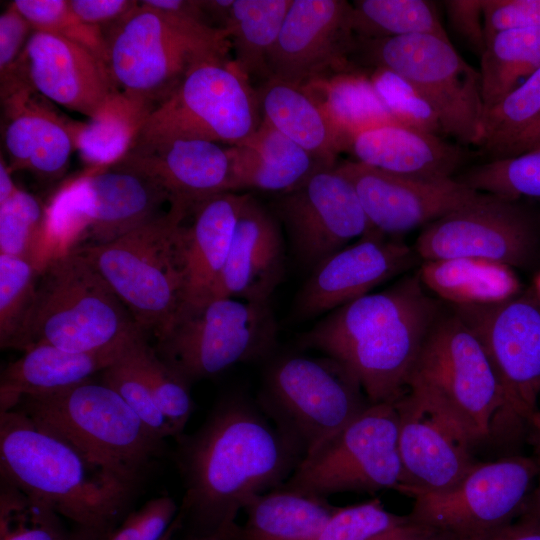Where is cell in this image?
Returning a JSON list of instances; mask_svg holds the SVG:
<instances>
[{
  "mask_svg": "<svg viewBox=\"0 0 540 540\" xmlns=\"http://www.w3.org/2000/svg\"><path fill=\"white\" fill-rule=\"evenodd\" d=\"M140 2L155 10L209 24L201 8L200 0H143Z\"/></svg>",
  "mask_w": 540,
  "mask_h": 540,
  "instance_id": "55",
  "label": "cell"
},
{
  "mask_svg": "<svg viewBox=\"0 0 540 540\" xmlns=\"http://www.w3.org/2000/svg\"><path fill=\"white\" fill-rule=\"evenodd\" d=\"M13 409L134 491L164 451V440L101 381L90 379L55 391L27 394Z\"/></svg>",
  "mask_w": 540,
  "mask_h": 540,
  "instance_id": "4",
  "label": "cell"
},
{
  "mask_svg": "<svg viewBox=\"0 0 540 540\" xmlns=\"http://www.w3.org/2000/svg\"><path fill=\"white\" fill-rule=\"evenodd\" d=\"M46 204L19 189L0 204V254L25 259L41 273L45 267Z\"/></svg>",
  "mask_w": 540,
  "mask_h": 540,
  "instance_id": "41",
  "label": "cell"
},
{
  "mask_svg": "<svg viewBox=\"0 0 540 540\" xmlns=\"http://www.w3.org/2000/svg\"><path fill=\"white\" fill-rule=\"evenodd\" d=\"M167 190L124 160L86 169L46 204L45 266L80 247L110 243L159 217Z\"/></svg>",
  "mask_w": 540,
  "mask_h": 540,
  "instance_id": "9",
  "label": "cell"
},
{
  "mask_svg": "<svg viewBox=\"0 0 540 540\" xmlns=\"http://www.w3.org/2000/svg\"><path fill=\"white\" fill-rule=\"evenodd\" d=\"M540 145V115L496 158L515 156L533 151Z\"/></svg>",
  "mask_w": 540,
  "mask_h": 540,
  "instance_id": "56",
  "label": "cell"
},
{
  "mask_svg": "<svg viewBox=\"0 0 540 540\" xmlns=\"http://www.w3.org/2000/svg\"><path fill=\"white\" fill-rule=\"evenodd\" d=\"M156 179L169 193L170 206L189 212L211 196L235 192L228 147L202 139L135 143L121 159Z\"/></svg>",
  "mask_w": 540,
  "mask_h": 540,
  "instance_id": "26",
  "label": "cell"
},
{
  "mask_svg": "<svg viewBox=\"0 0 540 540\" xmlns=\"http://www.w3.org/2000/svg\"><path fill=\"white\" fill-rule=\"evenodd\" d=\"M482 344L505 399V428L529 422L540 395V297L530 286L489 305H449Z\"/></svg>",
  "mask_w": 540,
  "mask_h": 540,
  "instance_id": "16",
  "label": "cell"
},
{
  "mask_svg": "<svg viewBox=\"0 0 540 540\" xmlns=\"http://www.w3.org/2000/svg\"><path fill=\"white\" fill-rule=\"evenodd\" d=\"M452 29L479 56L486 47L482 0L444 1Z\"/></svg>",
  "mask_w": 540,
  "mask_h": 540,
  "instance_id": "50",
  "label": "cell"
},
{
  "mask_svg": "<svg viewBox=\"0 0 540 540\" xmlns=\"http://www.w3.org/2000/svg\"><path fill=\"white\" fill-rule=\"evenodd\" d=\"M141 331L103 277L71 251L50 260L40 273L15 349L47 344L93 352L123 344Z\"/></svg>",
  "mask_w": 540,
  "mask_h": 540,
  "instance_id": "8",
  "label": "cell"
},
{
  "mask_svg": "<svg viewBox=\"0 0 540 540\" xmlns=\"http://www.w3.org/2000/svg\"><path fill=\"white\" fill-rule=\"evenodd\" d=\"M127 348L128 346L112 365L100 373L101 382L117 392L156 437L162 440L169 436L174 437L171 425L159 409L144 378L129 358Z\"/></svg>",
  "mask_w": 540,
  "mask_h": 540,
  "instance_id": "48",
  "label": "cell"
},
{
  "mask_svg": "<svg viewBox=\"0 0 540 540\" xmlns=\"http://www.w3.org/2000/svg\"><path fill=\"white\" fill-rule=\"evenodd\" d=\"M170 206L154 220L103 245L80 247L145 333L161 336L186 306L184 220Z\"/></svg>",
  "mask_w": 540,
  "mask_h": 540,
  "instance_id": "7",
  "label": "cell"
},
{
  "mask_svg": "<svg viewBox=\"0 0 540 540\" xmlns=\"http://www.w3.org/2000/svg\"><path fill=\"white\" fill-rule=\"evenodd\" d=\"M0 474L73 522L87 540H104L135 492L17 409L0 413Z\"/></svg>",
  "mask_w": 540,
  "mask_h": 540,
  "instance_id": "3",
  "label": "cell"
},
{
  "mask_svg": "<svg viewBox=\"0 0 540 540\" xmlns=\"http://www.w3.org/2000/svg\"><path fill=\"white\" fill-rule=\"evenodd\" d=\"M149 113L146 106L118 91L89 121H73L75 150L86 169H101L120 161L132 147Z\"/></svg>",
  "mask_w": 540,
  "mask_h": 540,
  "instance_id": "34",
  "label": "cell"
},
{
  "mask_svg": "<svg viewBox=\"0 0 540 540\" xmlns=\"http://www.w3.org/2000/svg\"><path fill=\"white\" fill-rule=\"evenodd\" d=\"M394 403L371 404L347 427L305 456L281 489L327 498L339 492L402 493L405 477Z\"/></svg>",
  "mask_w": 540,
  "mask_h": 540,
  "instance_id": "14",
  "label": "cell"
},
{
  "mask_svg": "<svg viewBox=\"0 0 540 540\" xmlns=\"http://www.w3.org/2000/svg\"><path fill=\"white\" fill-rule=\"evenodd\" d=\"M351 9L345 0H293L268 59L270 77L305 86L356 70Z\"/></svg>",
  "mask_w": 540,
  "mask_h": 540,
  "instance_id": "19",
  "label": "cell"
},
{
  "mask_svg": "<svg viewBox=\"0 0 540 540\" xmlns=\"http://www.w3.org/2000/svg\"><path fill=\"white\" fill-rule=\"evenodd\" d=\"M262 116L255 88L229 61H211L194 68L147 116L135 143L202 139L235 146L260 126Z\"/></svg>",
  "mask_w": 540,
  "mask_h": 540,
  "instance_id": "13",
  "label": "cell"
},
{
  "mask_svg": "<svg viewBox=\"0 0 540 540\" xmlns=\"http://www.w3.org/2000/svg\"><path fill=\"white\" fill-rule=\"evenodd\" d=\"M11 70L44 98L89 118L120 91L108 63L93 51L37 30Z\"/></svg>",
  "mask_w": 540,
  "mask_h": 540,
  "instance_id": "22",
  "label": "cell"
},
{
  "mask_svg": "<svg viewBox=\"0 0 540 540\" xmlns=\"http://www.w3.org/2000/svg\"><path fill=\"white\" fill-rule=\"evenodd\" d=\"M414 250L422 261L472 257L532 269L540 264V227L518 201L482 193L427 224Z\"/></svg>",
  "mask_w": 540,
  "mask_h": 540,
  "instance_id": "17",
  "label": "cell"
},
{
  "mask_svg": "<svg viewBox=\"0 0 540 540\" xmlns=\"http://www.w3.org/2000/svg\"><path fill=\"white\" fill-rule=\"evenodd\" d=\"M369 77L380 99L402 126L432 134L441 131L435 110L408 80L386 68H374Z\"/></svg>",
  "mask_w": 540,
  "mask_h": 540,
  "instance_id": "47",
  "label": "cell"
},
{
  "mask_svg": "<svg viewBox=\"0 0 540 540\" xmlns=\"http://www.w3.org/2000/svg\"><path fill=\"white\" fill-rule=\"evenodd\" d=\"M178 509L175 501L169 496L148 501L137 511L140 540H162L166 530L177 515Z\"/></svg>",
  "mask_w": 540,
  "mask_h": 540,
  "instance_id": "53",
  "label": "cell"
},
{
  "mask_svg": "<svg viewBox=\"0 0 540 540\" xmlns=\"http://www.w3.org/2000/svg\"><path fill=\"white\" fill-rule=\"evenodd\" d=\"M229 150L235 192L251 188L286 193L327 168L263 120L247 140Z\"/></svg>",
  "mask_w": 540,
  "mask_h": 540,
  "instance_id": "31",
  "label": "cell"
},
{
  "mask_svg": "<svg viewBox=\"0 0 540 540\" xmlns=\"http://www.w3.org/2000/svg\"><path fill=\"white\" fill-rule=\"evenodd\" d=\"M40 272L29 261L0 254V347L15 349L35 299Z\"/></svg>",
  "mask_w": 540,
  "mask_h": 540,
  "instance_id": "45",
  "label": "cell"
},
{
  "mask_svg": "<svg viewBox=\"0 0 540 540\" xmlns=\"http://www.w3.org/2000/svg\"><path fill=\"white\" fill-rule=\"evenodd\" d=\"M406 391L453 423L475 447L505 428V399L480 341L449 307L430 327Z\"/></svg>",
  "mask_w": 540,
  "mask_h": 540,
  "instance_id": "6",
  "label": "cell"
},
{
  "mask_svg": "<svg viewBox=\"0 0 540 540\" xmlns=\"http://www.w3.org/2000/svg\"><path fill=\"white\" fill-rule=\"evenodd\" d=\"M20 188L17 187L12 178V171L4 160L0 157V204L10 199Z\"/></svg>",
  "mask_w": 540,
  "mask_h": 540,
  "instance_id": "59",
  "label": "cell"
},
{
  "mask_svg": "<svg viewBox=\"0 0 540 540\" xmlns=\"http://www.w3.org/2000/svg\"><path fill=\"white\" fill-rule=\"evenodd\" d=\"M134 337L93 352L66 351L47 344L30 348L1 374L0 413L15 408L24 395L55 391L92 379L112 365Z\"/></svg>",
  "mask_w": 540,
  "mask_h": 540,
  "instance_id": "30",
  "label": "cell"
},
{
  "mask_svg": "<svg viewBox=\"0 0 540 540\" xmlns=\"http://www.w3.org/2000/svg\"><path fill=\"white\" fill-rule=\"evenodd\" d=\"M441 310L416 271L329 312L301 335L299 346L340 362L372 404L395 403L406 393L411 368Z\"/></svg>",
  "mask_w": 540,
  "mask_h": 540,
  "instance_id": "2",
  "label": "cell"
},
{
  "mask_svg": "<svg viewBox=\"0 0 540 540\" xmlns=\"http://www.w3.org/2000/svg\"><path fill=\"white\" fill-rule=\"evenodd\" d=\"M186 540H222L219 536H204V537H191Z\"/></svg>",
  "mask_w": 540,
  "mask_h": 540,
  "instance_id": "62",
  "label": "cell"
},
{
  "mask_svg": "<svg viewBox=\"0 0 540 540\" xmlns=\"http://www.w3.org/2000/svg\"><path fill=\"white\" fill-rule=\"evenodd\" d=\"M104 540H140L138 512L134 511L126 516L122 525L114 529Z\"/></svg>",
  "mask_w": 540,
  "mask_h": 540,
  "instance_id": "58",
  "label": "cell"
},
{
  "mask_svg": "<svg viewBox=\"0 0 540 540\" xmlns=\"http://www.w3.org/2000/svg\"><path fill=\"white\" fill-rule=\"evenodd\" d=\"M285 276V245L275 214L248 193L210 299L270 302Z\"/></svg>",
  "mask_w": 540,
  "mask_h": 540,
  "instance_id": "25",
  "label": "cell"
},
{
  "mask_svg": "<svg viewBox=\"0 0 540 540\" xmlns=\"http://www.w3.org/2000/svg\"><path fill=\"white\" fill-rule=\"evenodd\" d=\"M34 31L11 2L0 16V76L8 73L22 54Z\"/></svg>",
  "mask_w": 540,
  "mask_h": 540,
  "instance_id": "51",
  "label": "cell"
},
{
  "mask_svg": "<svg viewBox=\"0 0 540 540\" xmlns=\"http://www.w3.org/2000/svg\"><path fill=\"white\" fill-rule=\"evenodd\" d=\"M540 115V67L485 110L479 146L496 158Z\"/></svg>",
  "mask_w": 540,
  "mask_h": 540,
  "instance_id": "42",
  "label": "cell"
},
{
  "mask_svg": "<svg viewBox=\"0 0 540 540\" xmlns=\"http://www.w3.org/2000/svg\"><path fill=\"white\" fill-rule=\"evenodd\" d=\"M457 540H540V518L531 510L497 529Z\"/></svg>",
  "mask_w": 540,
  "mask_h": 540,
  "instance_id": "54",
  "label": "cell"
},
{
  "mask_svg": "<svg viewBox=\"0 0 540 540\" xmlns=\"http://www.w3.org/2000/svg\"><path fill=\"white\" fill-rule=\"evenodd\" d=\"M486 42L495 34L540 28V0H482Z\"/></svg>",
  "mask_w": 540,
  "mask_h": 540,
  "instance_id": "49",
  "label": "cell"
},
{
  "mask_svg": "<svg viewBox=\"0 0 540 540\" xmlns=\"http://www.w3.org/2000/svg\"><path fill=\"white\" fill-rule=\"evenodd\" d=\"M316 540H447L410 514L388 511L378 498L339 507Z\"/></svg>",
  "mask_w": 540,
  "mask_h": 540,
  "instance_id": "38",
  "label": "cell"
},
{
  "mask_svg": "<svg viewBox=\"0 0 540 540\" xmlns=\"http://www.w3.org/2000/svg\"><path fill=\"white\" fill-rule=\"evenodd\" d=\"M138 1L130 0H69L76 16L85 24L98 27L105 32L116 24Z\"/></svg>",
  "mask_w": 540,
  "mask_h": 540,
  "instance_id": "52",
  "label": "cell"
},
{
  "mask_svg": "<svg viewBox=\"0 0 540 540\" xmlns=\"http://www.w3.org/2000/svg\"><path fill=\"white\" fill-rule=\"evenodd\" d=\"M255 90L262 120L324 167L334 168L339 154L350 149V139L305 87L269 77Z\"/></svg>",
  "mask_w": 540,
  "mask_h": 540,
  "instance_id": "29",
  "label": "cell"
},
{
  "mask_svg": "<svg viewBox=\"0 0 540 540\" xmlns=\"http://www.w3.org/2000/svg\"><path fill=\"white\" fill-rule=\"evenodd\" d=\"M272 212L283 224L296 260L311 270L375 229L353 185L335 167L318 170L279 194Z\"/></svg>",
  "mask_w": 540,
  "mask_h": 540,
  "instance_id": "18",
  "label": "cell"
},
{
  "mask_svg": "<svg viewBox=\"0 0 540 540\" xmlns=\"http://www.w3.org/2000/svg\"><path fill=\"white\" fill-rule=\"evenodd\" d=\"M385 236L374 229L316 266L296 295L295 319L328 314L412 268L414 248Z\"/></svg>",
  "mask_w": 540,
  "mask_h": 540,
  "instance_id": "21",
  "label": "cell"
},
{
  "mask_svg": "<svg viewBox=\"0 0 540 540\" xmlns=\"http://www.w3.org/2000/svg\"><path fill=\"white\" fill-rule=\"evenodd\" d=\"M485 110L500 102L540 67V28L516 29L492 36L480 56Z\"/></svg>",
  "mask_w": 540,
  "mask_h": 540,
  "instance_id": "37",
  "label": "cell"
},
{
  "mask_svg": "<svg viewBox=\"0 0 540 540\" xmlns=\"http://www.w3.org/2000/svg\"><path fill=\"white\" fill-rule=\"evenodd\" d=\"M356 161L397 175L445 180L461 165L463 151L437 136L401 125H386L357 135L349 149Z\"/></svg>",
  "mask_w": 540,
  "mask_h": 540,
  "instance_id": "28",
  "label": "cell"
},
{
  "mask_svg": "<svg viewBox=\"0 0 540 540\" xmlns=\"http://www.w3.org/2000/svg\"><path fill=\"white\" fill-rule=\"evenodd\" d=\"M24 79L1 85L5 121L2 129L11 171L28 170L44 179L60 177L75 150L72 120L60 117L36 100Z\"/></svg>",
  "mask_w": 540,
  "mask_h": 540,
  "instance_id": "24",
  "label": "cell"
},
{
  "mask_svg": "<svg viewBox=\"0 0 540 540\" xmlns=\"http://www.w3.org/2000/svg\"><path fill=\"white\" fill-rule=\"evenodd\" d=\"M539 202H540V199H539Z\"/></svg>",
  "mask_w": 540,
  "mask_h": 540,
  "instance_id": "64",
  "label": "cell"
},
{
  "mask_svg": "<svg viewBox=\"0 0 540 540\" xmlns=\"http://www.w3.org/2000/svg\"><path fill=\"white\" fill-rule=\"evenodd\" d=\"M417 271L425 288L449 305L495 304L522 290L513 268L482 258L422 261Z\"/></svg>",
  "mask_w": 540,
  "mask_h": 540,
  "instance_id": "33",
  "label": "cell"
},
{
  "mask_svg": "<svg viewBox=\"0 0 540 540\" xmlns=\"http://www.w3.org/2000/svg\"><path fill=\"white\" fill-rule=\"evenodd\" d=\"M469 188L499 198L540 199V149L523 154L494 158L456 178Z\"/></svg>",
  "mask_w": 540,
  "mask_h": 540,
  "instance_id": "43",
  "label": "cell"
},
{
  "mask_svg": "<svg viewBox=\"0 0 540 540\" xmlns=\"http://www.w3.org/2000/svg\"><path fill=\"white\" fill-rule=\"evenodd\" d=\"M257 404L304 458L372 403L355 376L337 360L292 355L269 366Z\"/></svg>",
  "mask_w": 540,
  "mask_h": 540,
  "instance_id": "10",
  "label": "cell"
},
{
  "mask_svg": "<svg viewBox=\"0 0 540 540\" xmlns=\"http://www.w3.org/2000/svg\"><path fill=\"white\" fill-rule=\"evenodd\" d=\"M292 2L234 0L225 30L234 53L233 62L249 80L270 77L268 59Z\"/></svg>",
  "mask_w": 540,
  "mask_h": 540,
  "instance_id": "36",
  "label": "cell"
},
{
  "mask_svg": "<svg viewBox=\"0 0 540 540\" xmlns=\"http://www.w3.org/2000/svg\"><path fill=\"white\" fill-rule=\"evenodd\" d=\"M248 193L225 192L196 203L184 220L186 306L207 302L224 268L238 217ZM184 308V309H185Z\"/></svg>",
  "mask_w": 540,
  "mask_h": 540,
  "instance_id": "27",
  "label": "cell"
},
{
  "mask_svg": "<svg viewBox=\"0 0 540 540\" xmlns=\"http://www.w3.org/2000/svg\"><path fill=\"white\" fill-rule=\"evenodd\" d=\"M335 169L353 185L369 221L384 235L426 226L482 195L456 178L415 179L356 160L340 162Z\"/></svg>",
  "mask_w": 540,
  "mask_h": 540,
  "instance_id": "20",
  "label": "cell"
},
{
  "mask_svg": "<svg viewBox=\"0 0 540 540\" xmlns=\"http://www.w3.org/2000/svg\"><path fill=\"white\" fill-rule=\"evenodd\" d=\"M539 468L538 457L520 455L477 462L449 489L414 493L409 514L447 540L497 529L527 511Z\"/></svg>",
  "mask_w": 540,
  "mask_h": 540,
  "instance_id": "15",
  "label": "cell"
},
{
  "mask_svg": "<svg viewBox=\"0 0 540 540\" xmlns=\"http://www.w3.org/2000/svg\"><path fill=\"white\" fill-rule=\"evenodd\" d=\"M104 34L118 89L150 112L197 66L232 60L225 29L155 10L140 1Z\"/></svg>",
  "mask_w": 540,
  "mask_h": 540,
  "instance_id": "5",
  "label": "cell"
},
{
  "mask_svg": "<svg viewBox=\"0 0 540 540\" xmlns=\"http://www.w3.org/2000/svg\"><path fill=\"white\" fill-rule=\"evenodd\" d=\"M339 507L327 498L275 489L251 499L246 521L234 523L222 540H316Z\"/></svg>",
  "mask_w": 540,
  "mask_h": 540,
  "instance_id": "32",
  "label": "cell"
},
{
  "mask_svg": "<svg viewBox=\"0 0 540 540\" xmlns=\"http://www.w3.org/2000/svg\"><path fill=\"white\" fill-rule=\"evenodd\" d=\"M13 4L34 30L79 43L108 63V46L102 29L85 24L67 0H15Z\"/></svg>",
  "mask_w": 540,
  "mask_h": 540,
  "instance_id": "46",
  "label": "cell"
},
{
  "mask_svg": "<svg viewBox=\"0 0 540 540\" xmlns=\"http://www.w3.org/2000/svg\"><path fill=\"white\" fill-rule=\"evenodd\" d=\"M351 25L359 39L432 34L449 39L436 6L427 0H357Z\"/></svg>",
  "mask_w": 540,
  "mask_h": 540,
  "instance_id": "39",
  "label": "cell"
},
{
  "mask_svg": "<svg viewBox=\"0 0 540 540\" xmlns=\"http://www.w3.org/2000/svg\"><path fill=\"white\" fill-rule=\"evenodd\" d=\"M233 3L234 0H200L201 8L209 24L213 26L210 22L212 20L220 29H225Z\"/></svg>",
  "mask_w": 540,
  "mask_h": 540,
  "instance_id": "57",
  "label": "cell"
},
{
  "mask_svg": "<svg viewBox=\"0 0 540 540\" xmlns=\"http://www.w3.org/2000/svg\"><path fill=\"white\" fill-rule=\"evenodd\" d=\"M303 87L320 103L333 124L351 143L365 131L386 125H401L380 99L370 77L360 71L337 73Z\"/></svg>",
  "mask_w": 540,
  "mask_h": 540,
  "instance_id": "35",
  "label": "cell"
},
{
  "mask_svg": "<svg viewBox=\"0 0 540 540\" xmlns=\"http://www.w3.org/2000/svg\"><path fill=\"white\" fill-rule=\"evenodd\" d=\"M408 80L435 110L441 132L479 146L485 112L479 70L469 65L449 39L414 34L359 39L354 56Z\"/></svg>",
  "mask_w": 540,
  "mask_h": 540,
  "instance_id": "12",
  "label": "cell"
},
{
  "mask_svg": "<svg viewBox=\"0 0 540 540\" xmlns=\"http://www.w3.org/2000/svg\"><path fill=\"white\" fill-rule=\"evenodd\" d=\"M127 354L149 386L174 437L181 435L194 408L190 385L158 356L145 332L131 340Z\"/></svg>",
  "mask_w": 540,
  "mask_h": 540,
  "instance_id": "40",
  "label": "cell"
},
{
  "mask_svg": "<svg viewBox=\"0 0 540 540\" xmlns=\"http://www.w3.org/2000/svg\"><path fill=\"white\" fill-rule=\"evenodd\" d=\"M403 494L437 492L457 484L477 463L474 446L441 413L406 393L395 403Z\"/></svg>",
  "mask_w": 540,
  "mask_h": 540,
  "instance_id": "23",
  "label": "cell"
},
{
  "mask_svg": "<svg viewBox=\"0 0 540 540\" xmlns=\"http://www.w3.org/2000/svg\"><path fill=\"white\" fill-rule=\"evenodd\" d=\"M176 439L184 495L173 526L186 527L187 538L221 537L251 499L281 487L303 459L258 404L238 393Z\"/></svg>",
  "mask_w": 540,
  "mask_h": 540,
  "instance_id": "1",
  "label": "cell"
},
{
  "mask_svg": "<svg viewBox=\"0 0 540 540\" xmlns=\"http://www.w3.org/2000/svg\"><path fill=\"white\" fill-rule=\"evenodd\" d=\"M529 423L535 428L540 435V410H537L530 418Z\"/></svg>",
  "mask_w": 540,
  "mask_h": 540,
  "instance_id": "61",
  "label": "cell"
},
{
  "mask_svg": "<svg viewBox=\"0 0 540 540\" xmlns=\"http://www.w3.org/2000/svg\"><path fill=\"white\" fill-rule=\"evenodd\" d=\"M278 327L270 302L215 298L185 308L156 338L158 356L189 385L268 356Z\"/></svg>",
  "mask_w": 540,
  "mask_h": 540,
  "instance_id": "11",
  "label": "cell"
},
{
  "mask_svg": "<svg viewBox=\"0 0 540 540\" xmlns=\"http://www.w3.org/2000/svg\"><path fill=\"white\" fill-rule=\"evenodd\" d=\"M539 463H540V457ZM528 509L535 513L540 518V468L535 487L531 493Z\"/></svg>",
  "mask_w": 540,
  "mask_h": 540,
  "instance_id": "60",
  "label": "cell"
},
{
  "mask_svg": "<svg viewBox=\"0 0 540 540\" xmlns=\"http://www.w3.org/2000/svg\"><path fill=\"white\" fill-rule=\"evenodd\" d=\"M539 149H540V145H539L536 149H534V150H539ZM534 150H533V151H534Z\"/></svg>",
  "mask_w": 540,
  "mask_h": 540,
  "instance_id": "63",
  "label": "cell"
},
{
  "mask_svg": "<svg viewBox=\"0 0 540 540\" xmlns=\"http://www.w3.org/2000/svg\"><path fill=\"white\" fill-rule=\"evenodd\" d=\"M0 540H70L59 515L1 479Z\"/></svg>",
  "mask_w": 540,
  "mask_h": 540,
  "instance_id": "44",
  "label": "cell"
}]
</instances>
